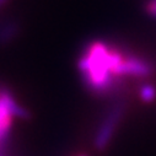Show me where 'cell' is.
<instances>
[{"mask_svg":"<svg viewBox=\"0 0 156 156\" xmlns=\"http://www.w3.org/2000/svg\"><path fill=\"white\" fill-rule=\"evenodd\" d=\"M145 12L156 19V0H147L146 4H145Z\"/></svg>","mask_w":156,"mask_h":156,"instance_id":"5","label":"cell"},{"mask_svg":"<svg viewBox=\"0 0 156 156\" xmlns=\"http://www.w3.org/2000/svg\"><path fill=\"white\" fill-rule=\"evenodd\" d=\"M19 26L15 21H6L0 25V44L9 43L12 38L16 37Z\"/></svg>","mask_w":156,"mask_h":156,"instance_id":"3","label":"cell"},{"mask_svg":"<svg viewBox=\"0 0 156 156\" xmlns=\"http://www.w3.org/2000/svg\"><path fill=\"white\" fill-rule=\"evenodd\" d=\"M113 48L103 41L89 43L77 62L85 86L95 96H115L126 87V79L112 74Z\"/></svg>","mask_w":156,"mask_h":156,"instance_id":"1","label":"cell"},{"mask_svg":"<svg viewBox=\"0 0 156 156\" xmlns=\"http://www.w3.org/2000/svg\"><path fill=\"white\" fill-rule=\"evenodd\" d=\"M124 113H126V103L124 102H117L107 111L103 121L101 122V124L95 134L94 145L98 151H103L108 146V144L111 143V140L115 133V129L118 128V126L121 124V122L123 119Z\"/></svg>","mask_w":156,"mask_h":156,"instance_id":"2","label":"cell"},{"mask_svg":"<svg viewBox=\"0 0 156 156\" xmlns=\"http://www.w3.org/2000/svg\"><path fill=\"white\" fill-rule=\"evenodd\" d=\"M80 156H86V155H80Z\"/></svg>","mask_w":156,"mask_h":156,"instance_id":"7","label":"cell"},{"mask_svg":"<svg viewBox=\"0 0 156 156\" xmlns=\"http://www.w3.org/2000/svg\"><path fill=\"white\" fill-rule=\"evenodd\" d=\"M8 3H9V0H0V9H2L3 6H5Z\"/></svg>","mask_w":156,"mask_h":156,"instance_id":"6","label":"cell"},{"mask_svg":"<svg viewBox=\"0 0 156 156\" xmlns=\"http://www.w3.org/2000/svg\"><path fill=\"white\" fill-rule=\"evenodd\" d=\"M140 100L145 103H151L156 100V86L151 83H144L138 89Z\"/></svg>","mask_w":156,"mask_h":156,"instance_id":"4","label":"cell"}]
</instances>
